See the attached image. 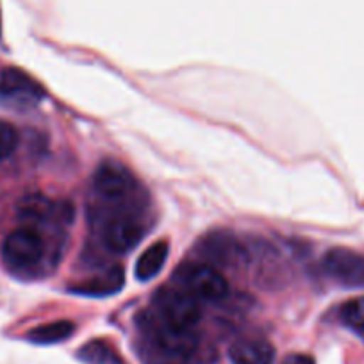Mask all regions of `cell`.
<instances>
[{
	"label": "cell",
	"mask_w": 364,
	"mask_h": 364,
	"mask_svg": "<svg viewBox=\"0 0 364 364\" xmlns=\"http://www.w3.org/2000/svg\"><path fill=\"white\" fill-rule=\"evenodd\" d=\"M175 281L186 293L197 300L220 302L229 295V282L222 273L209 264L190 262L178 266Z\"/></svg>",
	"instance_id": "obj_1"
},
{
	"label": "cell",
	"mask_w": 364,
	"mask_h": 364,
	"mask_svg": "<svg viewBox=\"0 0 364 364\" xmlns=\"http://www.w3.org/2000/svg\"><path fill=\"white\" fill-rule=\"evenodd\" d=\"M154 307L161 321L178 328H193L202 316L197 299L184 289L161 288L154 295Z\"/></svg>",
	"instance_id": "obj_2"
},
{
	"label": "cell",
	"mask_w": 364,
	"mask_h": 364,
	"mask_svg": "<svg viewBox=\"0 0 364 364\" xmlns=\"http://www.w3.org/2000/svg\"><path fill=\"white\" fill-rule=\"evenodd\" d=\"M93 184L100 198L117 205L127 204L138 191V181L117 161H104L97 168Z\"/></svg>",
	"instance_id": "obj_3"
},
{
	"label": "cell",
	"mask_w": 364,
	"mask_h": 364,
	"mask_svg": "<svg viewBox=\"0 0 364 364\" xmlns=\"http://www.w3.org/2000/svg\"><path fill=\"white\" fill-rule=\"evenodd\" d=\"M45 254L43 237L33 229H16L4 240L2 255L9 268L31 269Z\"/></svg>",
	"instance_id": "obj_4"
},
{
	"label": "cell",
	"mask_w": 364,
	"mask_h": 364,
	"mask_svg": "<svg viewBox=\"0 0 364 364\" xmlns=\"http://www.w3.org/2000/svg\"><path fill=\"white\" fill-rule=\"evenodd\" d=\"M143 230L141 222L127 213H114L104 218L100 227V237L104 245L113 252H127L141 241Z\"/></svg>",
	"instance_id": "obj_5"
},
{
	"label": "cell",
	"mask_w": 364,
	"mask_h": 364,
	"mask_svg": "<svg viewBox=\"0 0 364 364\" xmlns=\"http://www.w3.org/2000/svg\"><path fill=\"white\" fill-rule=\"evenodd\" d=\"M146 332H149V343L177 355L190 357L197 350L198 338L193 328L173 327L154 316V320L146 323Z\"/></svg>",
	"instance_id": "obj_6"
},
{
	"label": "cell",
	"mask_w": 364,
	"mask_h": 364,
	"mask_svg": "<svg viewBox=\"0 0 364 364\" xmlns=\"http://www.w3.org/2000/svg\"><path fill=\"white\" fill-rule=\"evenodd\" d=\"M328 277L346 286H364V255L350 248H332L323 257Z\"/></svg>",
	"instance_id": "obj_7"
},
{
	"label": "cell",
	"mask_w": 364,
	"mask_h": 364,
	"mask_svg": "<svg viewBox=\"0 0 364 364\" xmlns=\"http://www.w3.org/2000/svg\"><path fill=\"white\" fill-rule=\"evenodd\" d=\"M124 269L120 266H113L95 277L79 282L77 286H73L72 291L84 296H109L124 288Z\"/></svg>",
	"instance_id": "obj_8"
},
{
	"label": "cell",
	"mask_w": 364,
	"mask_h": 364,
	"mask_svg": "<svg viewBox=\"0 0 364 364\" xmlns=\"http://www.w3.org/2000/svg\"><path fill=\"white\" fill-rule=\"evenodd\" d=\"M232 364H272L275 348L264 339H240L229 348Z\"/></svg>",
	"instance_id": "obj_9"
},
{
	"label": "cell",
	"mask_w": 364,
	"mask_h": 364,
	"mask_svg": "<svg viewBox=\"0 0 364 364\" xmlns=\"http://www.w3.org/2000/svg\"><path fill=\"white\" fill-rule=\"evenodd\" d=\"M40 86L18 70H6L0 77V95L4 99L27 102L40 99Z\"/></svg>",
	"instance_id": "obj_10"
},
{
	"label": "cell",
	"mask_w": 364,
	"mask_h": 364,
	"mask_svg": "<svg viewBox=\"0 0 364 364\" xmlns=\"http://www.w3.org/2000/svg\"><path fill=\"white\" fill-rule=\"evenodd\" d=\"M55 215H59L58 205L41 193L26 195L18 204V216L26 222H47V220L54 218Z\"/></svg>",
	"instance_id": "obj_11"
},
{
	"label": "cell",
	"mask_w": 364,
	"mask_h": 364,
	"mask_svg": "<svg viewBox=\"0 0 364 364\" xmlns=\"http://www.w3.org/2000/svg\"><path fill=\"white\" fill-rule=\"evenodd\" d=\"M168 257V243L166 241H157L150 245L139 259L136 261V279L141 282L150 281L161 272Z\"/></svg>",
	"instance_id": "obj_12"
},
{
	"label": "cell",
	"mask_w": 364,
	"mask_h": 364,
	"mask_svg": "<svg viewBox=\"0 0 364 364\" xmlns=\"http://www.w3.org/2000/svg\"><path fill=\"white\" fill-rule=\"evenodd\" d=\"M75 332V325L68 320H58L52 323L40 325L29 331L27 339L38 345H54V343H61L68 339L70 336Z\"/></svg>",
	"instance_id": "obj_13"
},
{
	"label": "cell",
	"mask_w": 364,
	"mask_h": 364,
	"mask_svg": "<svg viewBox=\"0 0 364 364\" xmlns=\"http://www.w3.org/2000/svg\"><path fill=\"white\" fill-rule=\"evenodd\" d=\"M77 355L86 364H125L117 350L104 341L86 343Z\"/></svg>",
	"instance_id": "obj_14"
},
{
	"label": "cell",
	"mask_w": 364,
	"mask_h": 364,
	"mask_svg": "<svg viewBox=\"0 0 364 364\" xmlns=\"http://www.w3.org/2000/svg\"><path fill=\"white\" fill-rule=\"evenodd\" d=\"M139 352H141L145 364H190V357L171 353L149 341L141 346Z\"/></svg>",
	"instance_id": "obj_15"
},
{
	"label": "cell",
	"mask_w": 364,
	"mask_h": 364,
	"mask_svg": "<svg viewBox=\"0 0 364 364\" xmlns=\"http://www.w3.org/2000/svg\"><path fill=\"white\" fill-rule=\"evenodd\" d=\"M204 255L205 257H211L213 261L218 262H229L234 257V248H232V240L225 237V234L222 236H211L204 241Z\"/></svg>",
	"instance_id": "obj_16"
},
{
	"label": "cell",
	"mask_w": 364,
	"mask_h": 364,
	"mask_svg": "<svg viewBox=\"0 0 364 364\" xmlns=\"http://www.w3.org/2000/svg\"><path fill=\"white\" fill-rule=\"evenodd\" d=\"M341 318L346 325L364 331V296L348 300L341 307Z\"/></svg>",
	"instance_id": "obj_17"
},
{
	"label": "cell",
	"mask_w": 364,
	"mask_h": 364,
	"mask_svg": "<svg viewBox=\"0 0 364 364\" xmlns=\"http://www.w3.org/2000/svg\"><path fill=\"white\" fill-rule=\"evenodd\" d=\"M18 146V132L8 122L0 120V159H8Z\"/></svg>",
	"instance_id": "obj_18"
},
{
	"label": "cell",
	"mask_w": 364,
	"mask_h": 364,
	"mask_svg": "<svg viewBox=\"0 0 364 364\" xmlns=\"http://www.w3.org/2000/svg\"><path fill=\"white\" fill-rule=\"evenodd\" d=\"M282 364H314V359L309 355H304V353H291L282 360Z\"/></svg>",
	"instance_id": "obj_19"
}]
</instances>
